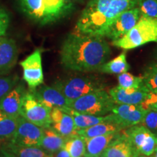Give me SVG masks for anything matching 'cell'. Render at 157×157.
I'll use <instances>...</instances> for the list:
<instances>
[{"mask_svg":"<svg viewBox=\"0 0 157 157\" xmlns=\"http://www.w3.org/2000/svg\"><path fill=\"white\" fill-rule=\"evenodd\" d=\"M51 127L65 138L77 135L73 117L58 108L51 110Z\"/></svg>","mask_w":157,"mask_h":157,"instance_id":"14","label":"cell"},{"mask_svg":"<svg viewBox=\"0 0 157 157\" xmlns=\"http://www.w3.org/2000/svg\"><path fill=\"white\" fill-rule=\"evenodd\" d=\"M142 76L143 85L148 92L157 93V63L153 62L146 66Z\"/></svg>","mask_w":157,"mask_h":157,"instance_id":"28","label":"cell"},{"mask_svg":"<svg viewBox=\"0 0 157 157\" xmlns=\"http://www.w3.org/2000/svg\"><path fill=\"white\" fill-rule=\"evenodd\" d=\"M20 3L25 14L42 25L58 21L71 7L63 0H20Z\"/></svg>","mask_w":157,"mask_h":157,"instance_id":"2","label":"cell"},{"mask_svg":"<svg viewBox=\"0 0 157 157\" xmlns=\"http://www.w3.org/2000/svg\"><path fill=\"white\" fill-rule=\"evenodd\" d=\"M0 157H2V151H1V149H0Z\"/></svg>","mask_w":157,"mask_h":157,"instance_id":"41","label":"cell"},{"mask_svg":"<svg viewBox=\"0 0 157 157\" xmlns=\"http://www.w3.org/2000/svg\"><path fill=\"white\" fill-rule=\"evenodd\" d=\"M68 101L72 102L82 96L98 90H105L106 84L96 76H74L53 84Z\"/></svg>","mask_w":157,"mask_h":157,"instance_id":"6","label":"cell"},{"mask_svg":"<svg viewBox=\"0 0 157 157\" xmlns=\"http://www.w3.org/2000/svg\"><path fill=\"white\" fill-rule=\"evenodd\" d=\"M157 42V18L141 17L133 28L121 39L113 41V45L123 50H132Z\"/></svg>","mask_w":157,"mask_h":157,"instance_id":"4","label":"cell"},{"mask_svg":"<svg viewBox=\"0 0 157 157\" xmlns=\"http://www.w3.org/2000/svg\"><path fill=\"white\" fill-rule=\"evenodd\" d=\"M111 50L104 37L71 33L63 42L60 62L66 69L77 72L98 71L107 62Z\"/></svg>","mask_w":157,"mask_h":157,"instance_id":"1","label":"cell"},{"mask_svg":"<svg viewBox=\"0 0 157 157\" xmlns=\"http://www.w3.org/2000/svg\"><path fill=\"white\" fill-rule=\"evenodd\" d=\"M1 148L14 157H47L49 154L40 147L18 146L10 141L5 143Z\"/></svg>","mask_w":157,"mask_h":157,"instance_id":"24","label":"cell"},{"mask_svg":"<svg viewBox=\"0 0 157 157\" xmlns=\"http://www.w3.org/2000/svg\"><path fill=\"white\" fill-rule=\"evenodd\" d=\"M18 117L10 116L0 111V140H10L13 136L17 127Z\"/></svg>","mask_w":157,"mask_h":157,"instance_id":"26","label":"cell"},{"mask_svg":"<svg viewBox=\"0 0 157 157\" xmlns=\"http://www.w3.org/2000/svg\"><path fill=\"white\" fill-rule=\"evenodd\" d=\"M63 148L70 157H84L85 152V139L79 135H75L66 139Z\"/></svg>","mask_w":157,"mask_h":157,"instance_id":"27","label":"cell"},{"mask_svg":"<svg viewBox=\"0 0 157 157\" xmlns=\"http://www.w3.org/2000/svg\"><path fill=\"white\" fill-rule=\"evenodd\" d=\"M55 157H70V156L67 151L66 150V148H63L58 152L55 154Z\"/></svg>","mask_w":157,"mask_h":157,"instance_id":"35","label":"cell"},{"mask_svg":"<svg viewBox=\"0 0 157 157\" xmlns=\"http://www.w3.org/2000/svg\"><path fill=\"white\" fill-rule=\"evenodd\" d=\"M140 105L146 111H157V93L148 92Z\"/></svg>","mask_w":157,"mask_h":157,"instance_id":"33","label":"cell"},{"mask_svg":"<svg viewBox=\"0 0 157 157\" xmlns=\"http://www.w3.org/2000/svg\"><path fill=\"white\" fill-rule=\"evenodd\" d=\"M130 66L127 61L126 52H122L113 60L103 63L98 71L103 74H120L127 72Z\"/></svg>","mask_w":157,"mask_h":157,"instance_id":"25","label":"cell"},{"mask_svg":"<svg viewBox=\"0 0 157 157\" xmlns=\"http://www.w3.org/2000/svg\"><path fill=\"white\" fill-rule=\"evenodd\" d=\"M148 91L144 86L140 87L124 89L119 86L110 89L109 95L116 104H130L139 105L145 99Z\"/></svg>","mask_w":157,"mask_h":157,"instance_id":"16","label":"cell"},{"mask_svg":"<svg viewBox=\"0 0 157 157\" xmlns=\"http://www.w3.org/2000/svg\"><path fill=\"white\" fill-rule=\"evenodd\" d=\"M18 76L16 75H0V101L18 83Z\"/></svg>","mask_w":157,"mask_h":157,"instance_id":"31","label":"cell"},{"mask_svg":"<svg viewBox=\"0 0 157 157\" xmlns=\"http://www.w3.org/2000/svg\"><path fill=\"white\" fill-rule=\"evenodd\" d=\"M45 106L52 110L54 108L63 109L69 106L70 102L55 86H41L30 90Z\"/></svg>","mask_w":157,"mask_h":157,"instance_id":"13","label":"cell"},{"mask_svg":"<svg viewBox=\"0 0 157 157\" xmlns=\"http://www.w3.org/2000/svg\"><path fill=\"white\" fill-rule=\"evenodd\" d=\"M1 151H2V157H14L13 156H12L11 154H10L9 153H7V151H5L2 150V148H1Z\"/></svg>","mask_w":157,"mask_h":157,"instance_id":"36","label":"cell"},{"mask_svg":"<svg viewBox=\"0 0 157 157\" xmlns=\"http://www.w3.org/2000/svg\"><path fill=\"white\" fill-rule=\"evenodd\" d=\"M66 138L59 135L52 127L44 128L40 148L49 154H55L64 147Z\"/></svg>","mask_w":157,"mask_h":157,"instance_id":"23","label":"cell"},{"mask_svg":"<svg viewBox=\"0 0 157 157\" xmlns=\"http://www.w3.org/2000/svg\"><path fill=\"white\" fill-rule=\"evenodd\" d=\"M111 112L114 115L116 121L124 129H126L142 123L146 111L140 104H116Z\"/></svg>","mask_w":157,"mask_h":157,"instance_id":"12","label":"cell"},{"mask_svg":"<svg viewBox=\"0 0 157 157\" xmlns=\"http://www.w3.org/2000/svg\"><path fill=\"white\" fill-rule=\"evenodd\" d=\"M141 124L157 135V111H146Z\"/></svg>","mask_w":157,"mask_h":157,"instance_id":"32","label":"cell"},{"mask_svg":"<svg viewBox=\"0 0 157 157\" xmlns=\"http://www.w3.org/2000/svg\"><path fill=\"white\" fill-rule=\"evenodd\" d=\"M118 82H119L118 86L124 89H130V88L137 89L143 85L142 76H134L127 72L118 75Z\"/></svg>","mask_w":157,"mask_h":157,"instance_id":"29","label":"cell"},{"mask_svg":"<svg viewBox=\"0 0 157 157\" xmlns=\"http://www.w3.org/2000/svg\"><path fill=\"white\" fill-rule=\"evenodd\" d=\"M155 62L157 63V49L155 51Z\"/></svg>","mask_w":157,"mask_h":157,"instance_id":"40","label":"cell"},{"mask_svg":"<svg viewBox=\"0 0 157 157\" xmlns=\"http://www.w3.org/2000/svg\"><path fill=\"white\" fill-rule=\"evenodd\" d=\"M100 157H103V156H100Z\"/></svg>","mask_w":157,"mask_h":157,"instance_id":"42","label":"cell"},{"mask_svg":"<svg viewBox=\"0 0 157 157\" xmlns=\"http://www.w3.org/2000/svg\"><path fill=\"white\" fill-rule=\"evenodd\" d=\"M60 109L73 117L75 127L77 130L87 128V127L103 122V121H116L113 113L105 116H93L80 113L69 107H66Z\"/></svg>","mask_w":157,"mask_h":157,"instance_id":"19","label":"cell"},{"mask_svg":"<svg viewBox=\"0 0 157 157\" xmlns=\"http://www.w3.org/2000/svg\"><path fill=\"white\" fill-rule=\"evenodd\" d=\"M140 17L137 7L127 10L119 15L110 26L105 37L113 41L121 39L133 28Z\"/></svg>","mask_w":157,"mask_h":157,"instance_id":"11","label":"cell"},{"mask_svg":"<svg viewBox=\"0 0 157 157\" xmlns=\"http://www.w3.org/2000/svg\"><path fill=\"white\" fill-rule=\"evenodd\" d=\"M51 109L42 104L31 91H26L21 101L20 116L37 126L47 128L51 126Z\"/></svg>","mask_w":157,"mask_h":157,"instance_id":"7","label":"cell"},{"mask_svg":"<svg viewBox=\"0 0 157 157\" xmlns=\"http://www.w3.org/2000/svg\"><path fill=\"white\" fill-rule=\"evenodd\" d=\"M122 132L138 154L148 157L157 150V135L141 124L127 127Z\"/></svg>","mask_w":157,"mask_h":157,"instance_id":"8","label":"cell"},{"mask_svg":"<svg viewBox=\"0 0 157 157\" xmlns=\"http://www.w3.org/2000/svg\"><path fill=\"white\" fill-rule=\"evenodd\" d=\"M111 0H90L76 22V32L104 37L105 16Z\"/></svg>","mask_w":157,"mask_h":157,"instance_id":"3","label":"cell"},{"mask_svg":"<svg viewBox=\"0 0 157 157\" xmlns=\"http://www.w3.org/2000/svg\"><path fill=\"white\" fill-rule=\"evenodd\" d=\"M18 50L15 40L0 36V75H5L16 64Z\"/></svg>","mask_w":157,"mask_h":157,"instance_id":"15","label":"cell"},{"mask_svg":"<svg viewBox=\"0 0 157 157\" xmlns=\"http://www.w3.org/2000/svg\"><path fill=\"white\" fill-rule=\"evenodd\" d=\"M133 157H147V156H143V155H141L140 154H138V153H137V154H135Z\"/></svg>","mask_w":157,"mask_h":157,"instance_id":"38","label":"cell"},{"mask_svg":"<svg viewBox=\"0 0 157 157\" xmlns=\"http://www.w3.org/2000/svg\"><path fill=\"white\" fill-rule=\"evenodd\" d=\"M44 128L30 122L20 116L17 127L10 142L22 146L40 147Z\"/></svg>","mask_w":157,"mask_h":157,"instance_id":"9","label":"cell"},{"mask_svg":"<svg viewBox=\"0 0 157 157\" xmlns=\"http://www.w3.org/2000/svg\"><path fill=\"white\" fill-rule=\"evenodd\" d=\"M10 25V17L5 10L0 7V36H5Z\"/></svg>","mask_w":157,"mask_h":157,"instance_id":"34","label":"cell"},{"mask_svg":"<svg viewBox=\"0 0 157 157\" xmlns=\"http://www.w3.org/2000/svg\"><path fill=\"white\" fill-rule=\"evenodd\" d=\"M121 132L100 135L85 139V152L84 157H100L104 151L121 135Z\"/></svg>","mask_w":157,"mask_h":157,"instance_id":"18","label":"cell"},{"mask_svg":"<svg viewBox=\"0 0 157 157\" xmlns=\"http://www.w3.org/2000/svg\"><path fill=\"white\" fill-rule=\"evenodd\" d=\"M115 105L109 92L101 90L88 93L71 102L68 107L84 114L105 116L112 111Z\"/></svg>","mask_w":157,"mask_h":157,"instance_id":"5","label":"cell"},{"mask_svg":"<svg viewBox=\"0 0 157 157\" xmlns=\"http://www.w3.org/2000/svg\"><path fill=\"white\" fill-rule=\"evenodd\" d=\"M140 16L157 18V0H137Z\"/></svg>","mask_w":157,"mask_h":157,"instance_id":"30","label":"cell"},{"mask_svg":"<svg viewBox=\"0 0 157 157\" xmlns=\"http://www.w3.org/2000/svg\"><path fill=\"white\" fill-rule=\"evenodd\" d=\"M123 129H124L123 127L116 121H103L87 128L77 130V133L84 138H90L100 135L119 132Z\"/></svg>","mask_w":157,"mask_h":157,"instance_id":"22","label":"cell"},{"mask_svg":"<svg viewBox=\"0 0 157 157\" xmlns=\"http://www.w3.org/2000/svg\"><path fill=\"white\" fill-rule=\"evenodd\" d=\"M66 3H69V4H71L72 2H74V1H76V0H63Z\"/></svg>","mask_w":157,"mask_h":157,"instance_id":"39","label":"cell"},{"mask_svg":"<svg viewBox=\"0 0 157 157\" xmlns=\"http://www.w3.org/2000/svg\"><path fill=\"white\" fill-rule=\"evenodd\" d=\"M27 90L24 84L17 83L0 101V111L10 116L18 117L20 116L21 101Z\"/></svg>","mask_w":157,"mask_h":157,"instance_id":"17","label":"cell"},{"mask_svg":"<svg viewBox=\"0 0 157 157\" xmlns=\"http://www.w3.org/2000/svg\"><path fill=\"white\" fill-rule=\"evenodd\" d=\"M137 0H111L105 16L104 37L114 21L121 13L137 6Z\"/></svg>","mask_w":157,"mask_h":157,"instance_id":"21","label":"cell"},{"mask_svg":"<svg viewBox=\"0 0 157 157\" xmlns=\"http://www.w3.org/2000/svg\"><path fill=\"white\" fill-rule=\"evenodd\" d=\"M137 151L124 135L121 130V135L117 140L109 145L102 154L103 157H133L137 154Z\"/></svg>","mask_w":157,"mask_h":157,"instance_id":"20","label":"cell"},{"mask_svg":"<svg viewBox=\"0 0 157 157\" xmlns=\"http://www.w3.org/2000/svg\"><path fill=\"white\" fill-rule=\"evenodd\" d=\"M148 157H157V150L154 153H153L151 156H149Z\"/></svg>","mask_w":157,"mask_h":157,"instance_id":"37","label":"cell"},{"mask_svg":"<svg viewBox=\"0 0 157 157\" xmlns=\"http://www.w3.org/2000/svg\"><path fill=\"white\" fill-rule=\"evenodd\" d=\"M23 69V77L28 84L29 90H34L44 83L42 51L34 50L31 55L20 63Z\"/></svg>","mask_w":157,"mask_h":157,"instance_id":"10","label":"cell"}]
</instances>
